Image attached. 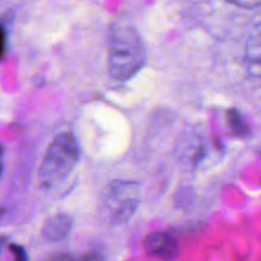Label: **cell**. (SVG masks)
Segmentation results:
<instances>
[{"label": "cell", "instance_id": "7a4b0ae2", "mask_svg": "<svg viewBox=\"0 0 261 261\" xmlns=\"http://www.w3.org/2000/svg\"><path fill=\"white\" fill-rule=\"evenodd\" d=\"M81 157L78 140L71 133L56 135L46 149L40 168L38 181L45 189H54L63 184L75 168Z\"/></svg>", "mask_w": 261, "mask_h": 261}, {"label": "cell", "instance_id": "5b68a950", "mask_svg": "<svg viewBox=\"0 0 261 261\" xmlns=\"http://www.w3.org/2000/svg\"><path fill=\"white\" fill-rule=\"evenodd\" d=\"M245 65L249 75L261 78V23L254 27L245 46Z\"/></svg>", "mask_w": 261, "mask_h": 261}, {"label": "cell", "instance_id": "ba28073f", "mask_svg": "<svg viewBox=\"0 0 261 261\" xmlns=\"http://www.w3.org/2000/svg\"><path fill=\"white\" fill-rule=\"evenodd\" d=\"M228 121H229V125H231L232 132H233L236 135H239V137H244L245 133H246V130H247L246 125L244 124V121H242V117L240 116V114L236 111V110L229 112Z\"/></svg>", "mask_w": 261, "mask_h": 261}, {"label": "cell", "instance_id": "6da1fadb", "mask_svg": "<svg viewBox=\"0 0 261 261\" xmlns=\"http://www.w3.org/2000/svg\"><path fill=\"white\" fill-rule=\"evenodd\" d=\"M147 61L142 36L132 25L117 23L110 28L107 37V69L115 81L132 79Z\"/></svg>", "mask_w": 261, "mask_h": 261}, {"label": "cell", "instance_id": "9c48e42d", "mask_svg": "<svg viewBox=\"0 0 261 261\" xmlns=\"http://www.w3.org/2000/svg\"><path fill=\"white\" fill-rule=\"evenodd\" d=\"M8 249L12 252L13 261H28L27 252H25V250L22 246L15 244H9L8 245Z\"/></svg>", "mask_w": 261, "mask_h": 261}, {"label": "cell", "instance_id": "277c9868", "mask_svg": "<svg viewBox=\"0 0 261 261\" xmlns=\"http://www.w3.org/2000/svg\"><path fill=\"white\" fill-rule=\"evenodd\" d=\"M144 249L149 256L162 261H172L180 254V245L167 232H152L144 240Z\"/></svg>", "mask_w": 261, "mask_h": 261}, {"label": "cell", "instance_id": "8992f818", "mask_svg": "<svg viewBox=\"0 0 261 261\" xmlns=\"http://www.w3.org/2000/svg\"><path fill=\"white\" fill-rule=\"evenodd\" d=\"M73 228L71 218L66 214H55L45 222L42 227V237L48 242H59L66 239Z\"/></svg>", "mask_w": 261, "mask_h": 261}, {"label": "cell", "instance_id": "3957f363", "mask_svg": "<svg viewBox=\"0 0 261 261\" xmlns=\"http://www.w3.org/2000/svg\"><path fill=\"white\" fill-rule=\"evenodd\" d=\"M138 185L133 182H112L110 185L109 203L111 221L116 224L126 223L133 216L139 204Z\"/></svg>", "mask_w": 261, "mask_h": 261}, {"label": "cell", "instance_id": "52a82bcc", "mask_svg": "<svg viewBox=\"0 0 261 261\" xmlns=\"http://www.w3.org/2000/svg\"><path fill=\"white\" fill-rule=\"evenodd\" d=\"M46 261H105V257L97 252H87L83 255H74L69 252H59Z\"/></svg>", "mask_w": 261, "mask_h": 261}, {"label": "cell", "instance_id": "30bf717a", "mask_svg": "<svg viewBox=\"0 0 261 261\" xmlns=\"http://www.w3.org/2000/svg\"><path fill=\"white\" fill-rule=\"evenodd\" d=\"M227 2L239 5V7L242 8H249V9L257 8L261 5V0H227Z\"/></svg>", "mask_w": 261, "mask_h": 261}]
</instances>
